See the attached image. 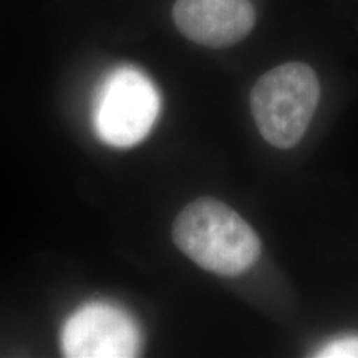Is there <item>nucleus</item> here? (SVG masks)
I'll list each match as a JSON object with an SVG mask.
<instances>
[{
    "label": "nucleus",
    "instance_id": "20e7f679",
    "mask_svg": "<svg viewBox=\"0 0 358 358\" xmlns=\"http://www.w3.org/2000/svg\"><path fill=\"white\" fill-rule=\"evenodd\" d=\"M62 352L70 358H131L141 350V334L127 312L108 302H90L66 319Z\"/></svg>",
    "mask_w": 358,
    "mask_h": 358
},
{
    "label": "nucleus",
    "instance_id": "423d86ee",
    "mask_svg": "<svg viewBox=\"0 0 358 358\" xmlns=\"http://www.w3.org/2000/svg\"><path fill=\"white\" fill-rule=\"evenodd\" d=\"M315 357L320 358H358V337L357 335H343L329 340Z\"/></svg>",
    "mask_w": 358,
    "mask_h": 358
},
{
    "label": "nucleus",
    "instance_id": "f03ea898",
    "mask_svg": "<svg viewBox=\"0 0 358 358\" xmlns=\"http://www.w3.org/2000/svg\"><path fill=\"white\" fill-rule=\"evenodd\" d=\"M320 100V85L312 66L289 62L268 70L250 92V110L268 145L290 150L307 133Z\"/></svg>",
    "mask_w": 358,
    "mask_h": 358
},
{
    "label": "nucleus",
    "instance_id": "39448f33",
    "mask_svg": "<svg viewBox=\"0 0 358 358\" xmlns=\"http://www.w3.org/2000/svg\"><path fill=\"white\" fill-rule=\"evenodd\" d=\"M174 24L191 42L211 48L239 43L256 25L249 0H176Z\"/></svg>",
    "mask_w": 358,
    "mask_h": 358
},
{
    "label": "nucleus",
    "instance_id": "f257e3e1",
    "mask_svg": "<svg viewBox=\"0 0 358 358\" xmlns=\"http://www.w3.org/2000/svg\"><path fill=\"white\" fill-rule=\"evenodd\" d=\"M173 241L204 271L234 277L259 261L262 244L248 221L214 198L192 201L173 224Z\"/></svg>",
    "mask_w": 358,
    "mask_h": 358
},
{
    "label": "nucleus",
    "instance_id": "7ed1b4c3",
    "mask_svg": "<svg viewBox=\"0 0 358 358\" xmlns=\"http://www.w3.org/2000/svg\"><path fill=\"white\" fill-rule=\"evenodd\" d=\"M158 113L159 95L153 82L133 66H120L98 90L93 120L106 145L131 148L150 134Z\"/></svg>",
    "mask_w": 358,
    "mask_h": 358
}]
</instances>
